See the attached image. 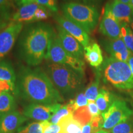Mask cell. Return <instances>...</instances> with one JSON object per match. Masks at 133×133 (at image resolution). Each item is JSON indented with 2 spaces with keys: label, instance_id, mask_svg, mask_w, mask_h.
Segmentation results:
<instances>
[{
  "label": "cell",
  "instance_id": "8",
  "mask_svg": "<svg viewBox=\"0 0 133 133\" xmlns=\"http://www.w3.org/2000/svg\"><path fill=\"white\" fill-rule=\"evenodd\" d=\"M22 28V23L12 22L0 32V61L13 48Z\"/></svg>",
  "mask_w": 133,
  "mask_h": 133
},
{
  "label": "cell",
  "instance_id": "14",
  "mask_svg": "<svg viewBox=\"0 0 133 133\" xmlns=\"http://www.w3.org/2000/svg\"><path fill=\"white\" fill-rule=\"evenodd\" d=\"M106 51L114 59L123 62H128L132 54L126 47L122 38L115 40H106L103 42Z\"/></svg>",
  "mask_w": 133,
  "mask_h": 133
},
{
  "label": "cell",
  "instance_id": "20",
  "mask_svg": "<svg viewBox=\"0 0 133 133\" xmlns=\"http://www.w3.org/2000/svg\"><path fill=\"white\" fill-rule=\"evenodd\" d=\"M16 74L11 63L7 61H0V80L16 85Z\"/></svg>",
  "mask_w": 133,
  "mask_h": 133
},
{
  "label": "cell",
  "instance_id": "19",
  "mask_svg": "<svg viewBox=\"0 0 133 133\" xmlns=\"http://www.w3.org/2000/svg\"><path fill=\"white\" fill-rule=\"evenodd\" d=\"M16 106L14 96L9 91H3L0 94V117L15 110Z\"/></svg>",
  "mask_w": 133,
  "mask_h": 133
},
{
  "label": "cell",
  "instance_id": "27",
  "mask_svg": "<svg viewBox=\"0 0 133 133\" xmlns=\"http://www.w3.org/2000/svg\"><path fill=\"white\" fill-rule=\"evenodd\" d=\"M16 133H43L41 122H33L20 127Z\"/></svg>",
  "mask_w": 133,
  "mask_h": 133
},
{
  "label": "cell",
  "instance_id": "34",
  "mask_svg": "<svg viewBox=\"0 0 133 133\" xmlns=\"http://www.w3.org/2000/svg\"><path fill=\"white\" fill-rule=\"evenodd\" d=\"M14 1H16L17 4L19 6L36 2V0H14Z\"/></svg>",
  "mask_w": 133,
  "mask_h": 133
},
{
  "label": "cell",
  "instance_id": "32",
  "mask_svg": "<svg viewBox=\"0 0 133 133\" xmlns=\"http://www.w3.org/2000/svg\"><path fill=\"white\" fill-rule=\"evenodd\" d=\"M87 107L92 118L101 115V113L100 112L99 109H98L95 102H94V101H88Z\"/></svg>",
  "mask_w": 133,
  "mask_h": 133
},
{
  "label": "cell",
  "instance_id": "41",
  "mask_svg": "<svg viewBox=\"0 0 133 133\" xmlns=\"http://www.w3.org/2000/svg\"><path fill=\"white\" fill-rule=\"evenodd\" d=\"M84 1H93V0H83Z\"/></svg>",
  "mask_w": 133,
  "mask_h": 133
},
{
  "label": "cell",
  "instance_id": "31",
  "mask_svg": "<svg viewBox=\"0 0 133 133\" xmlns=\"http://www.w3.org/2000/svg\"><path fill=\"white\" fill-rule=\"evenodd\" d=\"M35 3L52 12H57L58 11L57 0H36Z\"/></svg>",
  "mask_w": 133,
  "mask_h": 133
},
{
  "label": "cell",
  "instance_id": "37",
  "mask_svg": "<svg viewBox=\"0 0 133 133\" xmlns=\"http://www.w3.org/2000/svg\"><path fill=\"white\" fill-rule=\"evenodd\" d=\"M130 27L132 30L133 31V12L132 14V16H131V22H130Z\"/></svg>",
  "mask_w": 133,
  "mask_h": 133
},
{
  "label": "cell",
  "instance_id": "42",
  "mask_svg": "<svg viewBox=\"0 0 133 133\" xmlns=\"http://www.w3.org/2000/svg\"><path fill=\"white\" fill-rule=\"evenodd\" d=\"M132 96H133V94H132Z\"/></svg>",
  "mask_w": 133,
  "mask_h": 133
},
{
  "label": "cell",
  "instance_id": "21",
  "mask_svg": "<svg viewBox=\"0 0 133 133\" xmlns=\"http://www.w3.org/2000/svg\"><path fill=\"white\" fill-rule=\"evenodd\" d=\"M114 101L112 94L107 89L101 88L99 91V94L95 102L102 114L107 110Z\"/></svg>",
  "mask_w": 133,
  "mask_h": 133
},
{
  "label": "cell",
  "instance_id": "3",
  "mask_svg": "<svg viewBox=\"0 0 133 133\" xmlns=\"http://www.w3.org/2000/svg\"><path fill=\"white\" fill-rule=\"evenodd\" d=\"M46 69L55 87L63 96L72 95L82 84L84 74L70 66L51 63Z\"/></svg>",
  "mask_w": 133,
  "mask_h": 133
},
{
  "label": "cell",
  "instance_id": "2",
  "mask_svg": "<svg viewBox=\"0 0 133 133\" xmlns=\"http://www.w3.org/2000/svg\"><path fill=\"white\" fill-rule=\"evenodd\" d=\"M54 33L52 26L43 22L26 27L19 41V57L29 66L40 64L45 59Z\"/></svg>",
  "mask_w": 133,
  "mask_h": 133
},
{
  "label": "cell",
  "instance_id": "17",
  "mask_svg": "<svg viewBox=\"0 0 133 133\" xmlns=\"http://www.w3.org/2000/svg\"><path fill=\"white\" fill-rule=\"evenodd\" d=\"M84 56L86 61L93 67L99 68L104 62L102 50L97 43H94L84 48Z\"/></svg>",
  "mask_w": 133,
  "mask_h": 133
},
{
  "label": "cell",
  "instance_id": "4",
  "mask_svg": "<svg viewBox=\"0 0 133 133\" xmlns=\"http://www.w3.org/2000/svg\"><path fill=\"white\" fill-rule=\"evenodd\" d=\"M100 67L98 70L102 72L106 83L119 89H133V75L128 63L110 57L107 58Z\"/></svg>",
  "mask_w": 133,
  "mask_h": 133
},
{
  "label": "cell",
  "instance_id": "36",
  "mask_svg": "<svg viewBox=\"0 0 133 133\" xmlns=\"http://www.w3.org/2000/svg\"><path fill=\"white\" fill-rule=\"evenodd\" d=\"M128 64L129 65V66H130V69L131 70V72H132V74L133 75V56H131L130 58H129L128 61Z\"/></svg>",
  "mask_w": 133,
  "mask_h": 133
},
{
  "label": "cell",
  "instance_id": "30",
  "mask_svg": "<svg viewBox=\"0 0 133 133\" xmlns=\"http://www.w3.org/2000/svg\"><path fill=\"white\" fill-rule=\"evenodd\" d=\"M43 133H61V128L59 124L51 123L49 121H41Z\"/></svg>",
  "mask_w": 133,
  "mask_h": 133
},
{
  "label": "cell",
  "instance_id": "7",
  "mask_svg": "<svg viewBox=\"0 0 133 133\" xmlns=\"http://www.w3.org/2000/svg\"><path fill=\"white\" fill-rule=\"evenodd\" d=\"M102 128L110 130L121 123L126 121L133 116V110L128 107L123 100H115L105 112L103 113Z\"/></svg>",
  "mask_w": 133,
  "mask_h": 133
},
{
  "label": "cell",
  "instance_id": "6",
  "mask_svg": "<svg viewBox=\"0 0 133 133\" xmlns=\"http://www.w3.org/2000/svg\"><path fill=\"white\" fill-rule=\"evenodd\" d=\"M45 59L52 63L70 66L75 70L84 74V63L81 59L77 58L68 52L61 44L59 36L56 32L50 43Z\"/></svg>",
  "mask_w": 133,
  "mask_h": 133
},
{
  "label": "cell",
  "instance_id": "23",
  "mask_svg": "<svg viewBox=\"0 0 133 133\" xmlns=\"http://www.w3.org/2000/svg\"><path fill=\"white\" fill-rule=\"evenodd\" d=\"M121 35L126 47L133 54V31L129 25L121 24Z\"/></svg>",
  "mask_w": 133,
  "mask_h": 133
},
{
  "label": "cell",
  "instance_id": "39",
  "mask_svg": "<svg viewBox=\"0 0 133 133\" xmlns=\"http://www.w3.org/2000/svg\"><path fill=\"white\" fill-rule=\"evenodd\" d=\"M118 1H121V2L122 3H126V4H129V3H130L131 0H118Z\"/></svg>",
  "mask_w": 133,
  "mask_h": 133
},
{
  "label": "cell",
  "instance_id": "9",
  "mask_svg": "<svg viewBox=\"0 0 133 133\" xmlns=\"http://www.w3.org/2000/svg\"><path fill=\"white\" fill-rule=\"evenodd\" d=\"M62 105L60 103L51 105L32 103L25 107L23 114L26 118L37 121H49L53 115L59 110Z\"/></svg>",
  "mask_w": 133,
  "mask_h": 133
},
{
  "label": "cell",
  "instance_id": "18",
  "mask_svg": "<svg viewBox=\"0 0 133 133\" xmlns=\"http://www.w3.org/2000/svg\"><path fill=\"white\" fill-rule=\"evenodd\" d=\"M58 124L61 126V133H82L83 126L74 118L72 114L62 118Z\"/></svg>",
  "mask_w": 133,
  "mask_h": 133
},
{
  "label": "cell",
  "instance_id": "29",
  "mask_svg": "<svg viewBox=\"0 0 133 133\" xmlns=\"http://www.w3.org/2000/svg\"><path fill=\"white\" fill-rule=\"evenodd\" d=\"M11 1L0 0V16L8 21L11 17Z\"/></svg>",
  "mask_w": 133,
  "mask_h": 133
},
{
  "label": "cell",
  "instance_id": "15",
  "mask_svg": "<svg viewBox=\"0 0 133 133\" xmlns=\"http://www.w3.org/2000/svg\"><path fill=\"white\" fill-rule=\"evenodd\" d=\"M107 5L112 14L121 24H130L133 12L130 4L122 3L118 0H114L112 3H108Z\"/></svg>",
  "mask_w": 133,
  "mask_h": 133
},
{
  "label": "cell",
  "instance_id": "26",
  "mask_svg": "<svg viewBox=\"0 0 133 133\" xmlns=\"http://www.w3.org/2000/svg\"><path fill=\"white\" fill-rule=\"evenodd\" d=\"M110 133H133V119L129 118L110 130Z\"/></svg>",
  "mask_w": 133,
  "mask_h": 133
},
{
  "label": "cell",
  "instance_id": "38",
  "mask_svg": "<svg viewBox=\"0 0 133 133\" xmlns=\"http://www.w3.org/2000/svg\"><path fill=\"white\" fill-rule=\"evenodd\" d=\"M96 133H110L107 131H106L105 130H104V129H100L98 131H97Z\"/></svg>",
  "mask_w": 133,
  "mask_h": 133
},
{
  "label": "cell",
  "instance_id": "11",
  "mask_svg": "<svg viewBox=\"0 0 133 133\" xmlns=\"http://www.w3.org/2000/svg\"><path fill=\"white\" fill-rule=\"evenodd\" d=\"M59 25L63 28L66 32L74 36L79 41L83 48L89 44V36L88 33L79 25L65 17L64 16H57L55 17Z\"/></svg>",
  "mask_w": 133,
  "mask_h": 133
},
{
  "label": "cell",
  "instance_id": "28",
  "mask_svg": "<svg viewBox=\"0 0 133 133\" xmlns=\"http://www.w3.org/2000/svg\"><path fill=\"white\" fill-rule=\"evenodd\" d=\"M69 104H70V105L75 112L79 108L87 106L88 104V101L87 98L86 97L84 93L81 92L76 96L75 99L71 100L70 101Z\"/></svg>",
  "mask_w": 133,
  "mask_h": 133
},
{
  "label": "cell",
  "instance_id": "25",
  "mask_svg": "<svg viewBox=\"0 0 133 133\" xmlns=\"http://www.w3.org/2000/svg\"><path fill=\"white\" fill-rule=\"evenodd\" d=\"M73 116L82 126H84V124L90 122L91 119H92L87 106L79 108V109L75 111L73 114Z\"/></svg>",
  "mask_w": 133,
  "mask_h": 133
},
{
  "label": "cell",
  "instance_id": "16",
  "mask_svg": "<svg viewBox=\"0 0 133 133\" xmlns=\"http://www.w3.org/2000/svg\"><path fill=\"white\" fill-rule=\"evenodd\" d=\"M40 5L33 3L21 6L12 16V22L18 23L36 22V12Z\"/></svg>",
  "mask_w": 133,
  "mask_h": 133
},
{
  "label": "cell",
  "instance_id": "1",
  "mask_svg": "<svg viewBox=\"0 0 133 133\" xmlns=\"http://www.w3.org/2000/svg\"><path fill=\"white\" fill-rule=\"evenodd\" d=\"M16 81L17 91L31 102L51 105L64 101L48 74L39 68L21 66Z\"/></svg>",
  "mask_w": 133,
  "mask_h": 133
},
{
  "label": "cell",
  "instance_id": "13",
  "mask_svg": "<svg viewBox=\"0 0 133 133\" xmlns=\"http://www.w3.org/2000/svg\"><path fill=\"white\" fill-rule=\"evenodd\" d=\"M58 36L63 48L75 57L81 59L84 54V49L83 46L74 36L66 32L61 26L57 25Z\"/></svg>",
  "mask_w": 133,
  "mask_h": 133
},
{
  "label": "cell",
  "instance_id": "5",
  "mask_svg": "<svg viewBox=\"0 0 133 133\" xmlns=\"http://www.w3.org/2000/svg\"><path fill=\"white\" fill-rule=\"evenodd\" d=\"M62 9L65 17L79 25L88 34L97 26L99 14L94 6L71 2L64 4Z\"/></svg>",
  "mask_w": 133,
  "mask_h": 133
},
{
  "label": "cell",
  "instance_id": "24",
  "mask_svg": "<svg viewBox=\"0 0 133 133\" xmlns=\"http://www.w3.org/2000/svg\"><path fill=\"white\" fill-rule=\"evenodd\" d=\"M74 111L70 104L62 105L56 114L52 115L51 118L49 119V122L52 124H58L59 121L65 116L69 115L70 114H74Z\"/></svg>",
  "mask_w": 133,
  "mask_h": 133
},
{
  "label": "cell",
  "instance_id": "10",
  "mask_svg": "<svg viewBox=\"0 0 133 133\" xmlns=\"http://www.w3.org/2000/svg\"><path fill=\"white\" fill-rule=\"evenodd\" d=\"M99 30L111 40L121 38V24L115 17L106 4L104 16L99 25Z\"/></svg>",
  "mask_w": 133,
  "mask_h": 133
},
{
  "label": "cell",
  "instance_id": "33",
  "mask_svg": "<svg viewBox=\"0 0 133 133\" xmlns=\"http://www.w3.org/2000/svg\"><path fill=\"white\" fill-rule=\"evenodd\" d=\"M82 133H94L91 122L83 126Z\"/></svg>",
  "mask_w": 133,
  "mask_h": 133
},
{
  "label": "cell",
  "instance_id": "22",
  "mask_svg": "<svg viewBox=\"0 0 133 133\" xmlns=\"http://www.w3.org/2000/svg\"><path fill=\"white\" fill-rule=\"evenodd\" d=\"M101 74L99 71H97L96 76L94 81L91 83L84 92L86 97L88 101H94L95 102L99 94V86L100 83V77Z\"/></svg>",
  "mask_w": 133,
  "mask_h": 133
},
{
  "label": "cell",
  "instance_id": "40",
  "mask_svg": "<svg viewBox=\"0 0 133 133\" xmlns=\"http://www.w3.org/2000/svg\"><path fill=\"white\" fill-rule=\"evenodd\" d=\"M129 4H131V7H132V9H133V0H131V1H130V3H129Z\"/></svg>",
  "mask_w": 133,
  "mask_h": 133
},
{
  "label": "cell",
  "instance_id": "35",
  "mask_svg": "<svg viewBox=\"0 0 133 133\" xmlns=\"http://www.w3.org/2000/svg\"><path fill=\"white\" fill-rule=\"evenodd\" d=\"M7 21L4 20V19H3L1 16H0V31L2 30L3 29L6 28L7 26Z\"/></svg>",
  "mask_w": 133,
  "mask_h": 133
},
{
  "label": "cell",
  "instance_id": "12",
  "mask_svg": "<svg viewBox=\"0 0 133 133\" xmlns=\"http://www.w3.org/2000/svg\"><path fill=\"white\" fill-rule=\"evenodd\" d=\"M27 118L19 111L14 110L0 117V133H16Z\"/></svg>",
  "mask_w": 133,
  "mask_h": 133
}]
</instances>
